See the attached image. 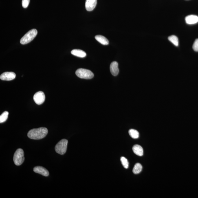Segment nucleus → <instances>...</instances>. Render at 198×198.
I'll use <instances>...</instances> for the list:
<instances>
[{
  "label": "nucleus",
  "instance_id": "nucleus-1",
  "mask_svg": "<svg viewBox=\"0 0 198 198\" xmlns=\"http://www.w3.org/2000/svg\"><path fill=\"white\" fill-rule=\"evenodd\" d=\"M48 132V131L47 128L40 127L30 130L27 135L30 139L38 140L45 138L47 135Z\"/></svg>",
  "mask_w": 198,
  "mask_h": 198
},
{
  "label": "nucleus",
  "instance_id": "nucleus-2",
  "mask_svg": "<svg viewBox=\"0 0 198 198\" xmlns=\"http://www.w3.org/2000/svg\"><path fill=\"white\" fill-rule=\"evenodd\" d=\"M38 34V31L34 29L28 31L20 40V43L22 45H25L29 43L34 39Z\"/></svg>",
  "mask_w": 198,
  "mask_h": 198
},
{
  "label": "nucleus",
  "instance_id": "nucleus-3",
  "mask_svg": "<svg viewBox=\"0 0 198 198\" xmlns=\"http://www.w3.org/2000/svg\"><path fill=\"white\" fill-rule=\"evenodd\" d=\"M25 160L24 154L21 148H18L14 154L13 161L15 164L19 166L21 165Z\"/></svg>",
  "mask_w": 198,
  "mask_h": 198
},
{
  "label": "nucleus",
  "instance_id": "nucleus-4",
  "mask_svg": "<svg viewBox=\"0 0 198 198\" xmlns=\"http://www.w3.org/2000/svg\"><path fill=\"white\" fill-rule=\"evenodd\" d=\"M76 74L79 78L86 79H90L94 77L93 73L89 70L80 68L76 72Z\"/></svg>",
  "mask_w": 198,
  "mask_h": 198
},
{
  "label": "nucleus",
  "instance_id": "nucleus-5",
  "mask_svg": "<svg viewBox=\"0 0 198 198\" xmlns=\"http://www.w3.org/2000/svg\"><path fill=\"white\" fill-rule=\"evenodd\" d=\"M68 141L63 139L59 142L55 146V150L57 153L63 155L67 151Z\"/></svg>",
  "mask_w": 198,
  "mask_h": 198
},
{
  "label": "nucleus",
  "instance_id": "nucleus-6",
  "mask_svg": "<svg viewBox=\"0 0 198 198\" xmlns=\"http://www.w3.org/2000/svg\"><path fill=\"white\" fill-rule=\"evenodd\" d=\"M35 102L38 105L43 104L45 100V95L43 92L40 91L35 94L34 96Z\"/></svg>",
  "mask_w": 198,
  "mask_h": 198
},
{
  "label": "nucleus",
  "instance_id": "nucleus-7",
  "mask_svg": "<svg viewBox=\"0 0 198 198\" xmlns=\"http://www.w3.org/2000/svg\"><path fill=\"white\" fill-rule=\"evenodd\" d=\"M16 75L13 72H5L1 74L0 79L3 80L10 81L16 78Z\"/></svg>",
  "mask_w": 198,
  "mask_h": 198
},
{
  "label": "nucleus",
  "instance_id": "nucleus-8",
  "mask_svg": "<svg viewBox=\"0 0 198 198\" xmlns=\"http://www.w3.org/2000/svg\"><path fill=\"white\" fill-rule=\"evenodd\" d=\"M97 0H86L85 7L88 11H91L94 10L97 5Z\"/></svg>",
  "mask_w": 198,
  "mask_h": 198
},
{
  "label": "nucleus",
  "instance_id": "nucleus-9",
  "mask_svg": "<svg viewBox=\"0 0 198 198\" xmlns=\"http://www.w3.org/2000/svg\"><path fill=\"white\" fill-rule=\"evenodd\" d=\"M34 171L36 173L41 174L45 177H47L49 174V172L46 169L41 166L35 167L34 168Z\"/></svg>",
  "mask_w": 198,
  "mask_h": 198
},
{
  "label": "nucleus",
  "instance_id": "nucleus-10",
  "mask_svg": "<svg viewBox=\"0 0 198 198\" xmlns=\"http://www.w3.org/2000/svg\"><path fill=\"white\" fill-rule=\"evenodd\" d=\"M110 71L114 76H116L119 73L118 64L116 61H113L111 64L110 67Z\"/></svg>",
  "mask_w": 198,
  "mask_h": 198
},
{
  "label": "nucleus",
  "instance_id": "nucleus-11",
  "mask_svg": "<svg viewBox=\"0 0 198 198\" xmlns=\"http://www.w3.org/2000/svg\"><path fill=\"white\" fill-rule=\"evenodd\" d=\"M185 21L188 24H194L198 22V16L194 15H190L185 18Z\"/></svg>",
  "mask_w": 198,
  "mask_h": 198
},
{
  "label": "nucleus",
  "instance_id": "nucleus-12",
  "mask_svg": "<svg viewBox=\"0 0 198 198\" xmlns=\"http://www.w3.org/2000/svg\"><path fill=\"white\" fill-rule=\"evenodd\" d=\"M133 150L134 153L136 155L140 156H143L144 154V150L142 147L138 145H134L133 148Z\"/></svg>",
  "mask_w": 198,
  "mask_h": 198
},
{
  "label": "nucleus",
  "instance_id": "nucleus-13",
  "mask_svg": "<svg viewBox=\"0 0 198 198\" xmlns=\"http://www.w3.org/2000/svg\"><path fill=\"white\" fill-rule=\"evenodd\" d=\"M71 53L73 56L80 58L85 57L86 56V53L84 51L80 49L73 50L71 51Z\"/></svg>",
  "mask_w": 198,
  "mask_h": 198
},
{
  "label": "nucleus",
  "instance_id": "nucleus-14",
  "mask_svg": "<svg viewBox=\"0 0 198 198\" xmlns=\"http://www.w3.org/2000/svg\"><path fill=\"white\" fill-rule=\"evenodd\" d=\"M95 38L99 42L103 45H107L109 44V42L105 37L100 35H98L95 36Z\"/></svg>",
  "mask_w": 198,
  "mask_h": 198
},
{
  "label": "nucleus",
  "instance_id": "nucleus-15",
  "mask_svg": "<svg viewBox=\"0 0 198 198\" xmlns=\"http://www.w3.org/2000/svg\"><path fill=\"white\" fill-rule=\"evenodd\" d=\"M142 169V166L140 163H137L134 167L133 171L134 174H137L140 173Z\"/></svg>",
  "mask_w": 198,
  "mask_h": 198
},
{
  "label": "nucleus",
  "instance_id": "nucleus-16",
  "mask_svg": "<svg viewBox=\"0 0 198 198\" xmlns=\"http://www.w3.org/2000/svg\"><path fill=\"white\" fill-rule=\"evenodd\" d=\"M169 40L173 43L176 46H178L179 45L178 38L175 35H172L169 37L168 38Z\"/></svg>",
  "mask_w": 198,
  "mask_h": 198
},
{
  "label": "nucleus",
  "instance_id": "nucleus-17",
  "mask_svg": "<svg viewBox=\"0 0 198 198\" xmlns=\"http://www.w3.org/2000/svg\"><path fill=\"white\" fill-rule=\"evenodd\" d=\"M129 134L130 136L133 139H137L139 137V132L136 130L130 129L129 132Z\"/></svg>",
  "mask_w": 198,
  "mask_h": 198
},
{
  "label": "nucleus",
  "instance_id": "nucleus-18",
  "mask_svg": "<svg viewBox=\"0 0 198 198\" xmlns=\"http://www.w3.org/2000/svg\"><path fill=\"white\" fill-rule=\"evenodd\" d=\"M9 112L7 111H5L0 116V123H3L5 122L8 118Z\"/></svg>",
  "mask_w": 198,
  "mask_h": 198
},
{
  "label": "nucleus",
  "instance_id": "nucleus-19",
  "mask_svg": "<svg viewBox=\"0 0 198 198\" xmlns=\"http://www.w3.org/2000/svg\"><path fill=\"white\" fill-rule=\"evenodd\" d=\"M120 160L123 166L126 169H127L129 166V163L128 161L125 157H121Z\"/></svg>",
  "mask_w": 198,
  "mask_h": 198
},
{
  "label": "nucleus",
  "instance_id": "nucleus-20",
  "mask_svg": "<svg viewBox=\"0 0 198 198\" xmlns=\"http://www.w3.org/2000/svg\"><path fill=\"white\" fill-rule=\"evenodd\" d=\"M193 49L194 51L198 52V38L196 39L194 41L193 45Z\"/></svg>",
  "mask_w": 198,
  "mask_h": 198
},
{
  "label": "nucleus",
  "instance_id": "nucleus-21",
  "mask_svg": "<svg viewBox=\"0 0 198 198\" xmlns=\"http://www.w3.org/2000/svg\"><path fill=\"white\" fill-rule=\"evenodd\" d=\"M30 0H22V6L24 8H26L28 7Z\"/></svg>",
  "mask_w": 198,
  "mask_h": 198
}]
</instances>
